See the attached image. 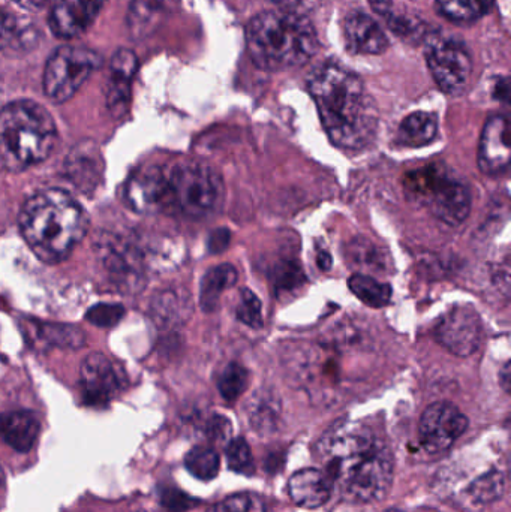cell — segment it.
<instances>
[{"instance_id":"ab89813d","label":"cell","mask_w":511,"mask_h":512,"mask_svg":"<svg viewBox=\"0 0 511 512\" xmlns=\"http://www.w3.org/2000/svg\"><path fill=\"white\" fill-rule=\"evenodd\" d=\"M207 433H209V438L212 439L213 442H218V444L219 442H227L231 435L230 421L224 417L212 418Z\"/></svg>"},{"instance_id":"4fadbf2b","label":"cell","mask_w":511,"mask_h":512,"mask_svg":"<svg viewBox=\"0 0 511 512\" xmlns=\"http://www.w3.org/2000/svg\"><path fill=\"white\" fill-rule=\"evenodd\" d=\"M125 382L122 369L101 352L87 355L81 364V394L89 406L108 405L123 390Z\"/></svg>"},{"instance_id":"e0dca14e","label":"cell","mask_w":511,"mask_h":512,"mask_svg":"<svg viewBox=\"0 0 511 512\" xmlns=\"http://www.w3.org/2000/svg\"><path fill=\"white\" fill-rule=\"evenodd\" d=\"M137 71V56L131 50H119L110 63L107 87V105L116 117L128 111L131 99V81Z\"/></svg>"},{"instance_id":"ffe728a7","label":"cell","mask_w":511,"mask_h":512,"mask_svg":"<svg viewBox=\"0 0 511 512\" xmlns=\"http://www.w3.org/2000/svg\"><path fill=\"white\" fill-rule=\"evenodd\" d=\"M66 174L80 191L90 192L96 189L102 177V158L99 150L89 143L75 147L66 159Z\"/></svg>"},{"instance_id":"7bdbcfd3","label":"cell","mask_w":511,"mask_h":512,"mask_svg":"<svg viewBox=\"0 0 511 512\" xmlns=\"http://www.w3.org/2000/svg\"><path fill=\"white\" fill-rule=\"evenodd\" d=\"M369 3L372 9L383 17H387L392 12V0H369Z\"/></svg>"},{"instance_id":"d6a6232c","label":"cell","mask_w":511,"mask_h":512,"mask_svg":"<svg viewBox=\"0 0 511 512\" xmlns=\"http://www.w3.org/2000/svg\"><path fill=\"white\" fill-rule=\"evenodd\" d=\"M249 417L257 432L272 429L278 418V403L275 402L272 394L257 393V396L252 399Z\"/></svg>"},{"instance_id":"74e56055","label":"cell","mask_w":511,"mask_h":512,"mask_svg":"<svg viewBox=\"0 0 511 512\" xmlns=\"http://www.w3.org/2000/svg\"><path fill=\"white\" fill-rule=\"evenodd\" d=\"M123 315H125V309L120 304L101 303L87 310L86 319L96 327L111 328L119 324Z\"/></svg>"},{"instance_id":"5b68a950","label":"cell","mask_w":511,"mask_h":512,"mask_svg":"<svg viewBox=\"0 0 511 512\" xmlns=\"http://www.w3.org/2000/svg\"><path fill=\"white\" fill-rule=\"evenodd\" d=\"M56 144V125L42 105L17 101L0 111V161L8 170L23 171L45 161Z\"/></svg>"},{"instance_id":"484cf974","label":"cell","mask_w":511,"mask_h":512,"mask_svg":"<svg viewBox=\"0 0 511 512\" xmlns=\"http://www.w3.org/2000/svg\"><path fill=\"white\" fill-rule=\"evenodd\" d=\"M173 0H132L128 26L132 36L140 38L155 29L162 15L170 9Z\"/></svg>"},{"instance_id":"8992f818","label":"cell","mask_w":511,"mask_h":512,"mask_svg":"<svg viewBox=\"0 0 511 512\" xmlns=\"http://www.w3.org/2000/svg\"><path fill=\"white\" fill-rule=\"evenodd\" d=\"M167 207L186 218L203 219L215 215L224 204L221 176L204 162L180 161L165 165Z\"/></svg>"},{"instance_id":"d6986e66","label":"cell","mask_w":511,"mask_h":512,"mask_svg":"<svg viewBox=\"0 0 511 512\" xmlns=\"http://www.w3.org/2000/svg\"><path fill=\"white\" fill-rule=\"evenodd\" d=\"M332 484L321 469H302L290 478L288 493L291 501L297 507L314 508L323 507L332 496Z\"/></svg>"},{"instance_id":"603a6c76","label":"cell","mask_w":511,"mask_h":512,"mask_svg":"<svg viewBox=\"0 0 511 512\" xmlns=\"http://www.w3.org/2000/svg\"><path fill=\"white\" fill-rule=\"evenodd\" d=\"M27 328L36 343L50 348L78 349L86 343V334L74 325L33 321Z\"/></svg>"},{"instance_id":"2e32d148","label":"cell","mask_w":511,"mask_h":512,"mask_svg":"<svg viewBox=\"0 0 511 512\" xmlns=\"http://www.w3.org/2000/svg\"><path fill=\"white\" fill-rule=\"evenodd\" d=\"M510 126L504 116H494L486 122L480 140L479 165L485 174L497 176L510 164Z\"/></svg>"},{"instance_id":"f907efd6","label":"cell","mask_w":511,"mask_h":512,"mask_svg":"<svg viewBox=\"0 0 511 512\" xmlns=\"http://www.w3.org/2000/svg\"><path fill=\"white\" fill-rule=\"evenodd\" d=\"M135 512H146V511L140 510V511H135Z\"/></svg>"},{"instance_id":"f35d334b","label":"cell","mask_w":511,"mask_h":512,"mask_svg":"<svg viewBox=\"0 0 511 512\" xmlns=\"http://www.w3.org/2000/svg\"><path fill=\"white\" fill-rule=\"evenodd\" d=\"M386 18L389 20V26L392 27L393 32L401 36V38L417 39L423 36L425 26H423L422 21L417 20L416 17H410V15L404 14L396 15L390 12Z\"/></svg>"},{"instance_id":"d4e9b609","label":"cell","mask_w":511,"mask_h":512,"mask_svg":"<svg viewBox=\"0 0 511 512\" xmlns=\"http://www.w3.org/2000/svg\"><path fill=\"white\" fill-rule=\"evenodd\" d=\"M438 134V119L435 114L419 111L410 114L399 126L398 140L405 147H423L431 144Z\"/></svg>"},{"instance_id":"60d3db41","label":"cell","mask_w":511,"mask_h":512,"mask_svg":"<svg viewBox=\"0 0 511 512\" xmlns=\"http://www.w3.org/2000/svg\"><path fill=\"white\" fill-rule=\"evenodd\" d=\"M231 234L230 231L224 230V228H218L213 231L209 236V251L212 254H221V252L227 251L228 245H230Z\"/></svg>"},{"instance_id":"83f0119b","label":"cell","mask_w":511,"mask_h":512,"mask_svg":"<svg viewBox=\"0 0 511 512\" xmlns=\"http://www.w3.org/2000/svg\"><path fill=\"white\" fill-rule=\"evenodd\" d=\"M494 0H437L438 12L458 23H470L488 14Z\"/></svg>"},{"instance_id":"f1b7e54d","label":"cell","mask_w":511,"mask_h":512,"mask_svg":"<svg viewBox=\"0 0 511 512\" xmlns=\"http://www.w3.org/2000/svg\"><path fill=\"white\" fill-rule=\"evenodd\" d=\"M185 465L198 480L210 481L219 474L221 459L213 448L195 447L186 454Z\"/></svg>"},{"instance_id":"ba28073f","label":"cell","mask_w":511,"mask_h":512,"mask_svg":"<svg viewBox=\"0 0 511 512\" xmlns=\"http://www.w3.org/2000/svg\"><path fill=\"white\" fill-rule=\"evenodd\" d=\"M101 63V56L89 48L60 47L45 66V95L56 104L68 101Z\"/></svg>"},{"instance_id":"f546056e","label":"cell","mask_w":511,"mask_h":512,"mask_svg":"<svg viewBox=\"0 0 511 512\" xmlns=\"http://www.w3.org/2000/svg\"><path fill=\"white\" fill-rule=\"evenodd\" d=\"M504 487H506L504 475L497 471L489 472L473 481V484L468 487V495L477 504H491L503 496Z\"/></svg>"},{"instance_id":"b9f144b4","label":"cell","mask_w":511,"mask_h":512,"mask_svg":"<svg viewBox=\"0 0 511 512\" xmlns=\"http://www.w3.org/2000/svg\"><path fill=\"white\" fill-rule=\"evenodd\" d=\"M275 5L281 8V11L297 12L300 14V9L308 6L309 0H272Z\"/></svg>"},{"instance_id":"6da1fadb","label":"cell","mask_w":511,"mask_h":512,"mask_svg":"<svg viewBox=\"0 0 511 512\" xmlns=\"http://www.w3.org/2000/svg\"><path fill=\"white\" fill-rule=\"evenodd\" d=\"M317 454L321 471L341 498L372 504L389 493L395 468L392 450L369 427L339 421L321 436Z\"/></svg>"},{"instance_id":"9c48e42d","label":"cell","mask_w":511,"mask_h":512,"mask_svg":"<svg viewBox=\"0 0 511 512\" xmlns=\"http://www.w3.org/2000/svg\"><path fill=\"white\" fill-rule=\"evenodd\" d=\"M426 59L435 81L447 95H461L473 74L467 48L453 36L434 33L426 44Z\"/></svg>"},{"instance_id":"f6af8a7d","label":"cell","mask_w":511,"mask_h":512,"mask_svg":"<svg viewBox=\"0 0 511 512\" xmlns=\"http://www.w3.org/2000/svg\"><path fill=\"white\" fill-rule=\"evenodd\" d=\"M9 33V21L8 17L0 11V45L5 42L6 36Z\"/></svg>"},{"instance_id":"1f68e13d","label":"cell","mask_w":511,"mask_h":512,"mask_svg":"<svg viewBox=\"0 0 511 512\" xmlns=\"http://www.w3.org/2000/svg\"><path fill=\"white\" fill-rule=\"evenodd\" d=\"M348 255L353 259L354 265L372 271H384L389 267L386 256L381 255L380 249L368 240H353Z\"/></svg>"},{"instance_id":"e575fe53","label":"cell","mask_w":511,"mask_h":512,"mask_svg":"<svg viewBox=\"0 0 511 512\" xmlns=\"http://www.w3.org/2000/svg\"><path fill=\"white\" fill-rule=\"evenodd\" d=\"M207 512H267V508L254 493H239L213 505Z\"/></svg>"},{"instance_id":"277c9868","label":"cell","mask_w":511,"mask_h":512,"mask_svg":"<svg viewBox=\"0 0 511 512\" xmlns=\"http://www.w3.org/2000/svg\"><path fill=\"white\" fill-rule=\"evenodd\" d=\"M252 62L266 71H285L305 65L318 50L317 32L305 15L269 11L252 18L246 27Z\"/></svg>"},{"instance_id":"d590c367","label":"cell","mask_w":511,"mask_h":512,"mask_svg":"<svg viewBox=\"0 0 511 512\" xmlns=\"http://www.w3.org/2000/svg\"><path fill=\"white\" fill-rule=\"evenodd\" d=\"M237 318L248 325V327L258 330L263 327V315H261V301L257 295L249 289H242L240 294L239 306L236 309Z\"/></svg>"},{"instance_id":"681fc988","label":"cell","mask_w":511,"mask_h":512,"mask_svg":"<svg viewBox=\"0 0 511 512\" xmlns=\"http://www.w3.org/2000/svg\"><path fill=\"white\" fill-rule=\"evenodd\" d=\"M384 512H402L401 510H395V508H392V510H387V511H384Z\"/></svg>"},{"instance_id":"44dd1931","label":"cell","mask_w":511,"mask_h":512,"mask_svg":"<svg viewBox=\"0 0 511 512\" xmlns=\"http://www.w3.org/2000/svg\"><path fill=\"white\" fill-rule=\"evenodd\" d=\"M39 436V420L33 412L15 411L0 415V439L18 453L32 450Z\"/></svg>"},{"instance_id":"52a82bcc","label":"cell","mask_w":511,"mask_h":512,"mask_svg":"<svg viewBox=\"0 0 511 512\" xmlns=\"http://www.w3.org/2000/svg\"><path fill=\"white\" fill-rule=\"evenodd\" d=\"M404 188L408 197L450 227L464 224L470 216L473 206L470 188L444 165H428L407 174Z\"/></svg>"},{"instance_id":"836d02e7","label":"cell","mask_w":511,"mask_h":512,"mask_svg":"<svg viewBox=\"0 0 511 512\" xmlns=\"http://www.w3.org/2000/svg\"><path fill=\"white\" fill-rule=\"evenodd\" d=\"M225 453H227V462L231 471L243 475L254 474V457L245 439L237 438L228 442Z\"/></svg>"},{"instance_id":"8d00e7d4","label":"cell","mask_w":511,"mask_h":512,"mask_svg":"<svg viewBox=\"0 0 511 512\" xmlns=\"http://www.w3.org/2000/svg\"><path fill=\"white\" fill-rule=\"evenodd\" d=\"M273 279L276 291L288 292L299 289L305 283L306 277L297 262L284 261L275 268Z\"/></svg>"},{"instance_id":"bcb514c9","label":"cell","mask_w":511,"mask_h":512,"mask_svg":"<svg viewBox=\"0 0 511 512\" xmlns=\"http://www.w3.org/2000/svg\"><path fill=\"white\" fill-rule=\"evenodd\" d=\"M510 376V364L506 363L500 372V382L506 391L510 390Z\"/></svg>"},{"instance_id":"7dc6e473","label":"cell","mask_w":511,"mask_h":512,"mask_svg":"<svg viewBox=\"0 0 511 512\" xmlns=\"http://www.w3.org/2000/svg\"><path fill=\"white\" fill-rule=\"evenodd\" d=\"M317 261L320 268H323L324 271H327L332 267V258H330V255L327 254V252H320V254H318Z\"/></svg>"},{"instance_id":"3957f363","label":"cell","mask_w":511,"mask_h":512,"mask_svg":"<svg viewBox=\"0 0 511 512\" xmlns=\"http://www.w3.org/2000/svg\"><path fill=\"white\" fill-rule=\"evenodd\" d=\"M20 231L33 254L48 264L68 258L86 236L89 219L68 192L45 189L32 195L20 212Z\"/></svg>"},{"instance_id":"7402d4cb","label":"cell","mask_w":511,"mask_h":512,"mask_svg":"<svg viewBox=\"0 0 511 512\" xmlns=\"http://www.w3.org/2000/svg\"><path fill=\"white\" fill-rule=\"evenodd\" d=\"M150 312L161 327L183 324L192 313L191 297L183 289H165L153 298Z\"/></svg>"},{"instance_id":"ac0fdd59","label":"cell","mask_w":511,"mask_h":512,"mask_svg":"<svg viewBox=\"0 0 511 512\" xmlns=\"http://www.w3.org/2000/svg\"><path fill=\"white\" fill-rule=\"evenodd\" d=\"M345 42L354 54H381L389 48V39L381 27L362 12L348 15L344 23Z\"/></svg>"},{"instance_id":"9a60e30c","label":"cell","mask_w":511,"mask_h":512,"mask_svg":"<svg viewBox=\"0 0 511 512\" xmlns=\"http://www.w3.org/2000/svg\"><path fill=\"white\" fill-rule=\"evenodd\" d=\"M105 0H53L51 6V32L57 38H77L86 32L98 17Z\"/></svg>"},{"instance_id":"8fae6325","label":"cell","mask_w":511,"mask_h":512,"mask_svg":"<svg viewBox=\"0 0 511 512\" xmlns=\"http://www.w3.org/2000/svg\"><path fill=\"white\" fill-rule=\"evenodd\" d=\"M435 337L452 354L470 357L482 346L485 328L473 307L456 306L440 319L435 327Z\"/></svg>"},{"instance_id":"c3c4849f","label":"cell","mask_w":511,"mask_h":512,"mask_svg":"<svg viewBox=\"0 0 511 512\" xmlns=\"http://www.w3.org/2000/svg\"><path fill=\"white\" fill-rule=\"evenodd\" d=\"M3 477H5V474H3V468L2 465H0V484L3 483Z\"/></svg>"},{"instance_id":"5bb4252c","label":"cell","mask_w":511,"mask_h":512,"mask_svg":"<svg viewBox=\"0 0 511 512\" xmlns=\"http://www.w3.org/2000/svg\"><path fill=\"white\" fill-rule=\"evenodd\" d=\"M125 201L134 212L156 213L167 207V180L162 165H147L132 173L125 186Z\"/></svg>"},{"instance_id":"4316f807","label":"cell","mask_w":511,"mask_h":512,"mask_svg":"<svg viewBox=\"0 0 511 512\" xmlns=\"http://www.w3.org/2000/svg\"><path fill=\"white\" fill-rule=\"evenodd\" d=\"M348 286L360 301L371 307H384L392 300V286L369 274H353L348 280Z\"/></svg>"},{"instance_id":"cb8c5ba5","label":"cell","mask_w":511,"mask_h":512,"mask_svg":"<svg viewBox=\"0 0 511 512\" xmlns=\"http://www.w3.org/2000/svg\"><path fill=\"white\" fill-rule=\"evenodd\" d=\"M239 279L236 268L231 264H222L210 268L204 274L200 286V304L204 312H215L219 304L222 292L233 288Z\"/></svg>"},{"instance_id":"7a4b0ae2","label":"cell","mask_w":511,"mask_h":512,"mask_svg":"<svg viewBox=\"0 0 511 512\" xmlns=\"http://www.w3.org/2000/svg\"><path fill=\"white\" fill-rule=\"evenodd\" d=\"M308 89L336 147L360 150L372 143L378 129V108L356 74L336 63H324L309 75Z\"/></svg>"},{"instance_id":"ee69618b","label":"cell","mask_w":511,"mask_h":512,"mask_svg":"<svg viewBox=\"0 0 511 512\" xmlns=\"http://www.w3.org/2000/svg\"><path fill=\"white\" fill-rule=\"evenodd\" d=\"M15 2H17L18 5L23 6V8L33 9V11H36V9L44 8L50 0H15Z\"/></svg>"},{"instance_id":"7c38bea8","label":"cell","mask_w":511,"mask_h":512,"mask_svg":"<svg viewBox=\"0 0 511 512\" xmlns=\"http://www.w3.org/2000/svg\"><path fill=\"white\" fill-rule=\"evenodd\" d=\"M468 429V418L453 403L437 402L423 412L420 420V444L429 454L449 450Z\"/></svg>"},{"instance_id":"4dcf8cb0","label":"cell","mask_w":511,"mask_h":512,"mask_svg":"<svg viewBox=\"0 0 511 512\" xmlns=\"http://www.w3.org/2000/svg\"><path fill=\"white\" fill-rule=\"evenodd\" d=\"M248 387V370L239 363H230L219 376L218 388L227 402H234Z\"/></svg>"},{"instance_id":"30bf717a","label":"cell","mask_w":511,"mask_h":512,"mask_svg":"<svg viewBox=\"0 0 511 512\" xmlns=\"http://www.w3.org/2000/svg\"><path fill=\"white\" fill-rule=\"evenodd\" d=\"M96 245L107 279L117 289L137 292L143 288V258L134 245L114 236H104Z\"/></svg>"}]
</instances>
